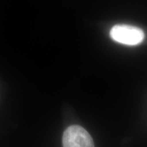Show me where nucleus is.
Wrapping results in <instances>:
<instances>
[{
  "label": "nucleus",
  "instance_id": "obj_1",
  "mask_svg": "<svg viewBox=\"0 0 147 147\" xmlns=\"http://www.w3.org/2000/svg\"><path fill=\"white\" fill-rule=\"evenodd\" d=\"M110 35L115 41L129 46L138 45L144 38L142 29L128 25H115L110 30Z\"/></svg>",
  "mask_w": 147,
  "mask_h": 147
},
{
  "label": "nucleus",
  "instance_id": "obj_2",
  "mask_svg": "<svg viewBox=\"0 0 147 147\" xmlns=\"http://www.w3.org/2000/svg\"><path fill=\"white\" fill-rule=\"evenodd\" d=\"M63 147H94L91 135L80 125L69 126L63 132Z\"/></svg>",
  "mask_w": 147,
  "mask_h": 147
}]
</instances>
